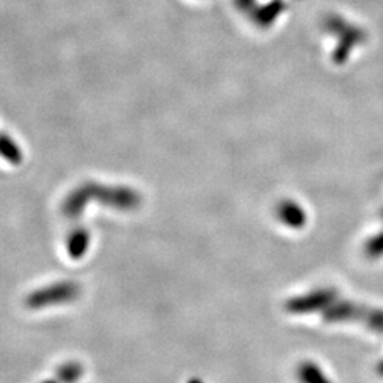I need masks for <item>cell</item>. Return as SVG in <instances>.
<instances>
[{"instance_id": "5", "label": "cell", "mask_w": 383, "mask_h": 383, "mask_svg": "<svg viewBox=\"0 0 383 383\" xmlns=\"http://www.w3.org/2000/svg\"><path fill=\"white\" fill-rule=\"evenodd\" d=\"M82 375V368L78 363H68L57 372V379L63 383H74Z\"/></svg>"}, {"instance_id": "1", "label": "cell", "mask_w": 383, "mask_h": 383, "mask_svg": "<svg viewBox=\"0 0 383 383\" xmlns=\"http://www.w3.org/2000/svg\"><path fill=\"white\" fill-rule=\"evenodd\" d=\"M78 294H80L78 284L73 281H63L30 294L26 300V304L27 307L37 310L50 306L71 303L78 297Z\"/></svg>"}, {"instance_id": "3", "label": "cell", "mask_w": 383, "mask_h": 383, "mask_svg": "<svg viewBox=\"0 0 383 383\" xmlns=\"http://www.w3.org/2000/svg\"><path fill=\"white\" fill-rule=\"evenodd\" d=\"M88 243H89V234L85 230H77V232H74L70 236L68 243H67L68 254L73 258L82 257V254L88 249Z\"/></svg>"}, {"instance_id": "6", "label": "cell", "mask_w": 383, "mask_h": 383, "mask_svg": "<svg viewBox=\"0 0 383 383\" xmlns=\"http://www.w3.org/2000/svg\"><path fill=\"white\" fill-rule=\"evenodd\" d=\"M44 383H60V380H58V379H51V380L44 382Z\"/></svg>"}, {"instance_id": "2", "label": "cell", "mask_w": 383, "mask_h": 383, "mask_svg": "<svg viewBox=\"0 0 383 383\" xmlns=\"http://www.w3.org/2000/svg\"><path fill=\"white\" fill-rule=\"evenodd\" d=\"M280 219L290 227H301L306 223V215L297 205H282L280 209Z\"/></svg>"}, {"instance_id": "4", "label": "cell", "mask_w": 383, "mask_h": 383, "mask_svg": "<svg viewBox=\"0 0 383 383\" xmlns=\"http://www.w3.org/2000/svg\"><path fill=\"white\" fill-rule=\"evenodd\" d=\"M299 377L303 383H329L322 370L314 363H303L299 369Z\"/></svg>"}, {"instance_id": "7", "label": "cell", "mask_w": 383, "mask_h": 383, "mask_svg": "<svg viewBox=\"0 0 383 383\" xmlns=\"http://www.w3.org/2000/svg\"><path fill=\"white\" fill-rule=\"evenodd\" d=\"M190 383H201V382H199V380H198V379H195V380H192V382H190Z\"/></svg>"}]
</instances>
